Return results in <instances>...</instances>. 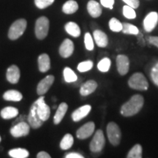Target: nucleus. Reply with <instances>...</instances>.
Masks as SVG:
<instances>
[{
  "label": "nucleus",
  "mask_w": 158,
  "mask_h": 158,
  "mask_svg": "<svg viewBox=\"0 0 158 158\" xmlns=\"http://www.w3.org/2000/svg\"><path fill=\"white\" fill-rule=\"evenodd\" d=\"M143 103V97L141 94H135L122 106L120 112L122 116L126 117L134 116L141 110Z\"/></svg>",
  "instance_id": "1"
},
{
  "label": "nucleus",
  "mask_w": 158,
  "mask_h": 158,
  "mask_svg": "<svg viewBox=\"0 0 158 158\" xmlns=\"http://www.w3.org/2000/svg\"><path fill=\"white\" fill-rule=\"evenodd\" d=\"M128 85L130 88L135 90L146 91L149 88L147 79L141 73H135L130 77L128 81Z\"/></svg>",
  "instance_id": "2"
},
{
  "label": "nucleus",
  "mask_w": 158,
  "mask_h": 158,
  "mask_svg": "<svg viewBox=\"0 0 158 158\" xmlns=\"http://www.w3.org/2000/svg\"><path fill=\"white\" fill-rule=\"evenodd\" d=\"M27 22L25 19H18L10 27L8 31V37L12 40L19 39L22 35L27 28Z\"/></svg>",
  "instance_id": "3"
},
{
  "label": "nucleus",
  "mask_w": 158,
  "mask_h": 158,
  "mask_svg": "<svg viewBox=\"0 0 158 158\" xmlns=\"http://www.w3.org/2000/svg\"><path fill=\"white\" fill-rule=\"evenodd\" d=\"M107 135L110 143L113 146H118L122 138V132L115 122H109L107 125Z\"/></svg>",
  "instance_id": "4"
},
{
  "label": "nucleus",
  "mask_w": 158,
  "mask_h": 158,
  "mask_svg": "<svg viewBox=\"0 0 158 158\" xmlns=\"http://www.w3.org/2000/svg\"><path fill=\"white\" fill-rule=\"evenodd\" d=\"M49 30V20L42 16L37 19L35 23V35L37 39L43 40L48 35Z\"/></svg>",
  "instance_id": "5"
},
{
  "label": "nucleus",
  "mask_w": 158,
  "mask_h": 158,
  "mask_svg": "<svg viewBox=\"0 0 158 158\" xmlns=\"http://www.w3.org/2000/svg\"><path fill=\"white\" fill-rule=\"evenodd\" d=\"M105 143H106V140H105L103 132L101 130H98L90 142L89 149L91 152L94 153L100 152L104 148Z\"/></svg>",
  "instance_id": "6"
},
{
  "label": "nucleus",
  "mask_w": 158,
  "mask_h": 158,
  "mask_svg": "<svg viewBox=\"0 0 158 158\" xmlns=\"http://www.w3.org/2000/svg\"><path fill=\"white\" fill-rule=\"evenodd\" d=\"M37 102L36 100V101L33 102V104L31 105L28 116L29 126L31 127H32L33 129H37V128L40 127L43 125V122H44L40 118L38 114L37 113Z\"/></svg>",
  "instance_id": "7"
},
{
  "label": "nucleus",
  "mask_w": 158,
  "mask_h": 158,
  "mask_svg": "<svg viewBox=\"0 0 158 158\" xmlns=\"http://www.w3.org/2000/svg\"><path fill=\"white\" fill-rule=\"evenodd\" d=\"M37 113L38 114L40 118L43 122L48 120L51 115V108L45 103L44 97H40L37 100Z\"/></svg>",
  "instance_id": "8"
},
{
  "label": "nucleus",
  "mask_w": 158,
  "mask_h": 158,
  "mask_svg": "<svg viewBox=\"0 0 158 158\" xmlns=\"http://www.w3.org/2000/svg\"><path fill=\"white\" fill-rule=\"evenodd\" d=\"M30 126L24 122H20L10 129V134L14 138H20L29 135Z\"/></svg>",
  "instance_id": "9"
},
{
  "label": "nucleus",
  "mask_w": 158,
  "mask_h": 158,
  "mask_svg": "<svg viewBox=\"0 0 158 158\" xmlns=\"http://www.w3.org/2000/svg\"><path fill=\"white\" fill-rule=\"evenodd\" d=\"M95 129V124L93 122H89L82 127H81L76 132V136L78 139H86L92 135Z\"/></svg>",
  "instance_id": "10"
},
{
  "label": "nucleus",
  "mask_w": 158,
  "mask_h": 158,
  "mask_svg": "<svg viewBox=\"0 0 158 158\" xmlns=\"http://www.w3.org/2000/svg\"><path fill=\"white\" fill-rule=\"evenodd\" d=\"M54 81V76L52 75H49L44 78L39 82L37 87V92L40 96L48 92L49 89L52 86L53 83Z\"/></svg>",
  "instance_id": "11"
},
{
  "label": "nucleus",
  "mask_w": 158,
  "mask_h": 158,
  "mask_svg": "<svg viewBox=\"0 0 158 158\" xmlns=\"http://www.w3.org/2000/svg\"><path fill=\"white\" fill-rule=\"evenodd\" d=\"M117 70L121 76H125L130 69V60L125 55L119 54L116 57Z\"/></svg>",
  "instance_id": "12"
},
{
  "label": "nucleus",
  "mask_w": 158,
  "mask_h": 158,
  "mask_svg": "<svg viewBox=\"0 0 158 158\" xmlns=\"http://www.w3.org/2000/svg\"><path fill=\"white\" fill-rule=\"evenodd\" d=\"M158 23V13L157 12H151L143 20L144 30L150 32L155 28Z\"/></svg>",
  "instance_id": "13"
},
{
  "label": "nucleus",
  "mask_w": 158,
  "mask_h": 158,
  "mask_svg": "<svg viewBox=\"0 0 158 158\" xmlns=\"http://www.w3.org/2000/svg\"><path fill=\"white\" fill-rule=\"evenodd\" d=\"M74 51V44L70 39H65L59 47V54L63 58H68Z\"/></svg>",
  "instance_id": "14"
},
{
  "label": "nucleus",
  "mask_w": 158,
  "mask_h": 158,
  "mask_svg": "<svg viewBox=\"0 0 158 158\" xmlns=\"http://www.w3.org/2000/svg\"><path fill=\"white\" fill-rule=\"evenodd\" d=\"M20 70L19 67L16 65H11L10 68H8L6 73V77L7 80L10 83L13 84H15L19 82L20 78Z\"/></svg>",
  "instance_id": "15"
},
{
  "label": "nucleus",
  "mask_w": 158,
  "mask_h": 158,
  "mask_svg": "<svg viewBox=\"0 0 158 158\" xmlns=\"http://www.w3.org/2000/svg\"><path fill=\"white\" fill-rule=\"evenodd\" d=\"M91 109H92V107L89 105H85L78 108L72 114L73 120L74 122H79L89 114Z\"/></svg>",
  "instance_id": "16"
},
{
  "label": "nucleus",
  "mask_w": 158,
  "mask_h": 158,
  "mask_svg": "<svg viewBox=\"0 0 158 158\" xmlns=\"http://www.w3.org/2000/svg\"><path fill=\"white\" fill-rule=\"evenodd\" d=\"M98 88V83L94 80L87 81L86 83L81 85L80 89V94L82 96L89 95L93 93Z\"/></svg>",
  "instance_id": "17"
},
{
  "label": "nucleus",
  "mask_w": 158,
  "mask_h": 158,
  "mask_svg": "<svg viewBox=\"0 0 158 158\" xmlns=\"http://www.w3.org/2000/svg\"><path fill=\"white\" fill-rule=\"evenodd\" d=\"M93 36L94 41H95L98 46L100 47V48H106L107 46L108 43V39L107 35L106 33L101 30L97 29V30L94 31Z\"/></svg>",
  "instance_id": "18"
},
{
  "label": "nucleus",
  "mask_w": 158,
  "mask_h": 158,
  "mask_svg": "<svg viewBox=\"0 0 158 158\" xmlns=\"http://www.w3.org/2000/svg\"><path fill=\"white\" fill-rule=\"evenodd\" d=\"M87 10L89 15L93 18H98L102 14V7L98 2L90 0L87 4Z\"/></svg>",
  "instance_id": "19"
},
{
  "label": "nucleus",
  "mask_w": 158,
  "mask_h": 158,
  "mask_svg": "<svg viewBox=\"0 0 158 158\" xmlns=\"http://www.w3.org/2000/svg\"><path fill=\"white\" fill-rule=\"evenodd\" d=\"M38 68L41 73L47 72L51 68V60L46 54L40 55L38 57Z\"/></svg>",
  "instance_id": "20"
},
{
  "label": "nucleus",
  "mask_w": 158,
  "mask_h": 158,
  "mask_svg": "<svg viewBox=\"0 0 158 158\" xmlns=\"http://www.w3.org/2000/svg\"><path fill=\"white\" fill-rule=\"evenodd\" d=\"M68 106L66 102H62L59 105L54 117V122L55 124H58L62 122L63 118L64 117L67 110H68Z\"/></svg>",
  "instance_id": "21"
},
{
  "label": "nucleus",
  "mask_w": 158,
  "mask_h": 158,
  "mask_svg": "<svg viewBox=\"0 0 158 158\" xmlns=\"http://www.w3.org/2000/svg\"><path fill=\"white\" fill-rule=\"evenodd\" d=\"M3 98L7 101L19 102L22 100L23 95L17 90H8L4 93Z\"/></svg>",
  "instance_id": "22"
},
{
  "label": "nucleus",
  "mask_w": 158,
  "mask_h": 158,
  "mask_svg": "<svg viewBox=\"0 0 158 158\" xmlns=\"http://www.w3.org/2000/svg\"><path fill=\"white\" fill-rule=\"evenodd\" d=\"M0 115L2 118L4 119H11V118L16 117L19 115V110L16 108L11 107H5L3 109H2L0 112Z\"/></svg>",
  "instance_id": "23"
},
{
  "label": "nucleus",
  "mask_w": 158,
  "mask_h": 158,
  "mask_svg": "<svg viewBox=\"0 0 158 158\" xmlns=\"http://www.w3.org/2000/svg\"><path fill=\"white\" fill-rule=\"evenodd\" d=\"M67 33L74 37H78L81 35V29L78 25L75 22H68L64 26Z\"/></svg>",
  "instance_id": "24"
},
{
  "label": "nucleus",
  "mask_w": 158,
  "mask_h": 158,
  "mask_svg": "<svg viewBox=\"0 0 158 158\" xmlns=\"http://www.w3.org/2000/svg\"><path fill=\"white\" fill-rule=\"evenodd\" d=\"M78 9V5L74 0H69L62 6V11L65 14H73Z\"/></svg>",
  "instance_id": "25"
},
{
  "label": "nucleus",
  "mask_w": 158,
  "mask_h": 158,
  "mask_svg": "<svg viewBox=\"0 0 158 158\" xmlns=\"http://www.w3.org/2000/svg\"><path fill=\"white\" fill-rule=\"evenodd\" d=\"M9 155L13 158H27L29 156V152L26 149L17 148L9 151Z\"/></svg>",
  "instance_id": "26"
},
{
  "label": "nucleus",
  "mask_w": 158,
  "mask_h": 158,
  "mask_svg": "<svg viewBox=\"0 0 158 158\" xmlns=\"http://www.w3.org/2000/svg\"><path fill=\"white\" fill-rule=\"evenodd\" d=\"M74 139L73 135L71 134H66L64 137L62 138V141L60 142V148L62 150L69 149L70 148L72 147L73 144Z\"/></svg>",
  "instance_id": "27"
},
{
  "label": "nucleus",
  "mask_w": 158,
  "mask_h": 158,
  "mask_svg": "<svg viewBox=\"0 0 158 158\" xmlns=\"http://www.w3.org/2000/svg\"><path fill=\"white\" fill-rule=\"evenodd\" d=\"M63 76H64V81L67 83L75 82L78 79V77L74 73V71L68 67L65 68L63 70Z\"/></svg>",
  "instance_id": "28"
},
{
  "label": "nucleus",
  "mask_w": 158,
  "mask_h": 158,
  "mask_svg": "<svg viewBox=\"0 0 158 158\" xmlns=\"http://www.w3.org/2000/svg\"><path fill=\"white\" fill-rule=\"evenodd\" d=\"M122 31H123V33L127 35H138L139 33V30L135 26H134L131 23H122Z\"/></svg>",
  "instance_id": "29"
},
{
  "label": "nucleus",
  "mask_w": 158,
  "mask_h": 158,
  "mask_svg": "<svg viewBox=\"0 0 158 158\" xmlns=\"http://www.w3.org/2000/svg\"><path fill=\"white\" fill-rule=\"evenodd\" d=\"M127 158H141L142 157V147L140 144H135L128 152Z\"/></svg>",
  "instance_id": "30"
},
{
  "label": "nucleus",
  "mask_w": 158,
  "mask_h": 158,
  "mask_svg": "<svg viewBox=\"0 0 158 158\" xmlns=\"http://www.w3.org/2000/svg\"><path fill=\"white\" fill-rule=\"evenodd\" d=\"M110 64H111V62L109 58H103L99 62L98 64V69L100 72L102 73H106L109 70Z\"/></svg>",
  "instance_id": "31"
},
{
  "label": "nucleus",
  "mask_w": 158,
  "mask_h": 158,
  "mask_svg": "<svg viewBox=\"0 0 158 158\" xmlns=\"http://www.w3.org/2000/svg\"><path fill=\"white\" fill-rule=\"evenodd\" d=\"M109 28L114 32H119L122 29V23L116 18H112L109 21Z\"/></svg>",
  "instance_id": "32"
},
{
  "label": "nucleus",
  "mask_w": 158,
  "mask_h": 158,
  "mask_svg": "<svg viewBox=\"0 0 158 158\" xmlns=\"http://www.w3.org/2000/svg\"><path fill=\"white\" fill-rule=\"evenodd\" d=\"M92 68H93V62H92L91 60H87V61H84V62L79 63L77 69H78L79 72L84 73V72H87V71L90 70Z\"/></svg>",
  "instance_id": "33"
},
{
  "label": "nucleus",
  "mask_w": 158,
  "mask_h": 158,
  "mask_svg": "<svg viewBox=\"0 0 158 158\" xmlns=\"http://www.w3.org/2000/svg\"><path fill=\"white\" fill-rule=\"evenodd\" d=\"M123 15L128 19H134L136 18V13L135 9L130 7L129 5H125L123 7Z\"/></svg>",
  "instance_id": "34"
},
{
  "label": "nucleus",
  "mask_w": 158,
  "mask_h": 158,
  "mask_svg": "<svg viewBox=\"0 0 158 158\" xmlns=\"http://www.w3.org/2000/svg\"><path fill=\"white\" fill-rule=\"evenodd\" d=\"M84 43L85 47L88 51H92L94 48V45L93 42V39H92V35L89 32H86L84 36Z\"/></svg>",
  "instance_id": "35"
},
{
  "label": "nucleus",
  "mask_w": 158,
  "mask_h": 158,
  "mask_svg": "<svg viewBox=\"0 0 158 158\" xmlns=\"http://www.w3.org/2000/svg\"><path fill=\"white\" fill-rule=\"evenodd\" d=\"M54 0H35V4L39 9H45L52 5Z\"/></svg>",
  "instance_id": "36"
},
{
  "label": "nucleus",
  "mask_w": 158,
  "mask_h": 158,
  "mask_svg": "<svg viewBox=\"0 0 158 158\" xmlns=\"http://www.w3.org/2000/svg\"><path fill=\"white\" fill-rule=\"evenodd\" d=\"M150 76H151V79L154 84L158 86V62L152 68Z\"/></svg>",
  "instance_id": "37"
},
{
  "label": "nucleus",
  "mask_w": 158,
  "mask_h": 158,
  "mask_svg": "<svg viewBox=\"0 0 158 158\" xmlns=\"http://www.w3.org/2000/svg\"><path fill=\"white\" fill-rule=\"evenodd\" d=\"M122 1L134 9L138 8L139 7V0H122Z\"/></svg>",
  "instance_id": "38"
},
{
  "label": "nucleus",
  "mask_w": 158,
  "mask_h": 158,
  "mask_svg": "<svg viewBox=\"0 0 158 158\" xmlns=\"http://www.w3.org/2000/svg\"><path fill=\"white\" fill-rule=\"evenodd\" d=\"M100 3L103 7L106 8L113 9V6L114 5V0H100Z\"/></svg>",
  "instance_id": "39"
},
{
  "label": "nucleus",
  "mask_w": 158,
  "mask_h": 158,
  "mask_svg": "<svg viewBox=\"0 0 158 158\" xmlns=\"http://www.w3.org/2000/svg\"><path fill=\"white\" fill-rule=\"evenodd\" d=\"M148 41H149L150 44L155 45L156 47H157L158 48V37H156V36L149 37V38H148Z\"/></svg>",
  "instance_id": "40"
},
{
  "label": "nucleus",
  "mask_w": 158,
  "mask_h": 158,
  "mask_svg": "<svg viewBox=\"0 0 158 158\" xmlns=\"http://www.w3.org/2000/svg\"><path fill=\"white\" fill-rule=\"evenodd\" d=\"M66 158H84V156L81 155V154L76 153V152H71L69 154H67L65 156Z\"/></svg>",
  "instance_id": "41"
},
{
  "label": "nucleus",
  "mask_w": 158,
  "mask_h": 158,
  "mask_svg": "<svg viewBox=\"0 0 158 158\" xmlns=\"http://www.w3.org/2000/svg\"><path fill=\"white\" fill-rule=\"evenodd\" d=\"M37 158H51V156L49 155V154H48L45 152H40L37 155Z\"/></svg>",
  "instance_id": "42"
},
{
  "label": "nucleus",
  "mask_w": 158,
  "mask_h": 158,
  "mask_svg": "<svg viewBox=\"0 0 158 158\" xmlns=\"http://www.w3.org/2000/svg\"><path fill=\"white\" fill-rule=\"evenodd\" d=\"M1 140H2V138H1V136H0V142H1Z\"/></svg>",
  "instance_id": "43"
}]
</instances>
